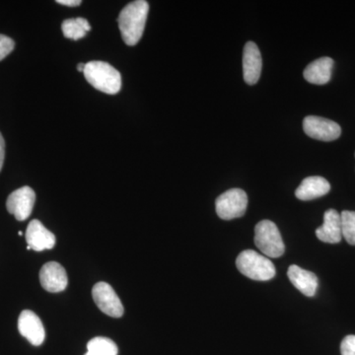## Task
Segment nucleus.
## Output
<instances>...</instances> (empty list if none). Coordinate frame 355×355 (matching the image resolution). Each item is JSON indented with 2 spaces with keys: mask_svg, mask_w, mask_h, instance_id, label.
Listing matches in <instances>:
<instances>
[{
  "mask_svg": "<svg viewBox=\"0 0 355 355\" xmlns=\"http://www.w3.org/2000/svg\"><path fill=\"white\" fill-rule=\"evenodd\" d=\"M342 355H355V336L350 335L343 338L340 345Z\"/></svg>",
  "mask_w": 355,
  "mask_h": 355,
  "instance_id": "21",
  "label": "nucleus"
},
{
  "mask_svg": "<svg viewBox=\"0 0 355 355\" xmlns=\"http://www.w3.org/2000/svg\"><path fill=\"white\" fill-rule=\"evenodd\" d=\"M318 239L329 244H338L342 241V220L340 214L336 209L324 212V223L316 230Z\"/></svg>",
  "mask_w": 355,
  "mask_h": 355,
  "instance_id": "13",
  "label": "nucleus"
},
{
  "mask_svg": "<svg viewBox=\"0 0 355 355\" xmlns=\"http://www.w3.org/2000/svg\"><path fill=\"white\" fill-rule=\"evenodd\" d=\"M333 67V58H320L306 67L303 76H304L305 80L311 84L324 85L331 80Z\"/></svg>",
  "mask_w": 355,
  "mask_h": 355,
  "instance_id": "15",
  "label": "nucleus"
},
{
  "mask_svg": "<svg viewBox=\"0 0 355 355\" xmlns=\"http://www.w3.org/2000/svg\"><path fill=\"white\" fill-rule=\"evenodd\" d=\"M238 270L245 277L258 282H266L275 277V268L268 257L254 250H245L236 259Z\"/></svg>",
  "mask_w": 355,
  "mask_h": 355,
  "instance_id": "3",
  "label": "nucleus"
},
{
  "mask_svg": "<svg viewBox=\"0 0 355 355\" xmlns=\"http://www.w3.org/2000/svg\"><path fill=\"white\" fill-rule=\"evenodd\" d=\"M254 244L268 258H279L286 252L279 228L270 220H261L257 224Z\"/></svg>",
  "mask_w": 355,
  "mask_h": 355,
  "instance_id": "4",
  "label": "nucleus"
},
{
  "mask_svg": "<svg viewBox=\"0 0 355 355\" xmlns=\"http://www.w3.org/2000/svg\"><path fill=\"white\" fill-rule=\"evenodd\" d=\"M331 190V184L323 177L305 178L295 191L296 198L300 200H312L324 197Z\"/></svg>",
  "mask_w": 355,
  "mask_h": 355,
  "instance_id": "16",
  "label": "nucleus"
},
{
  "mask_svg": "<svg viewBox=\"0 0 355 355\" xmlns=\"http://www.w3.org/2000/svg\"><path fill=\"white\" fill-rule=\"evenodd\" d=\"M40 282L44 291L57 293L67 288L69 279L64 266L55 261H51L42 268Z\"/></svg>",
  "mask_w": 355,
  "mask_h": 355,
  "instance_id": "10",
  "label": "nucleus"
},
{
  "mask_svg": "<svg viewBox=\"0 0 355 355\" xmlns=\"http://www.w3.org/2000/svg\"><path fill=\"white\" fill-rule=\"evenodd\" d=\"M118 347L113 340L97 336L88 343L87 354L85 355H118Z\"/></svg>",
  "mask_w": 355,
  "mask_h": 355,
  "instance_id": "18",
  "label": "nucleus"
},
{
  "mask_svg": "<svg viewBox=\"0 0 355 355\" xmlns=\"http://www.w3.org/2000/svg\"><path fill=\"white\" fill-rule=\"evenodd\" d=\"M18 330L31 345L39 347L46 338L44 324L34 312L24 310L18 319Z\"/></svg>",
  "mask_w": 355,
  "mask_h": 355,
  "instance_id": "9",
  "label": "nucleus"
},
{
  "mask_svg": "<svg viewBox=\"0 0 355 355\" xmlns=\"http://www.w3.org/2000/svg\"><path fill=\"white\" fill-rule=\"evenodd\" d=\"M15 48V43L12 39L6 36V35H0V62L4 60Z\"/></svg>",
  "mask_w": 355,
  "mask_h": 355,
  "instance_id": "20",
  "label": "nucleus"
},
{
  "mask_svg": "<svg viewBox=\"0 0 355 355\" xmlns=\"http://www.w3.org/2000/svg\"><path fill=\"white\" fill-rule=\"evenodd\" d=\"M303 130L311 139L321 141H333L342 135V128L338 123L317 116H306L303 121Z\"/></svg>",
  "mask_w": 355,
  "mask_h": 355,
  "instance_id": "6",
  "label": "nucleus"
},
{
  "mask_svg": "<svg viewBox=\"0 0 355 355\" xmlns=\"http://www.w3.org/2000/svg\"><path fill=\"white\" fill-rule=\"evenodd\" d=\"M84 69H85V64H79L78 67H77V69H78L80 72H83Z\"/></svg>",
  "mask_w": 355,
  "mask_h": 355,
  "instance_id": "24",
  "label": "nucleus"
},
{
  "mask_svg": "<svg viewBox=\"0 0 355 355\" xmlns=\"http://www.w3.org/2000/svg\"><path fill=\"white\" fill-rule=\"evenodd\" d=\"M247 207V193L241 189H231L216 198V214L223 220L242 217L246 212Z\"/></svg>",
  "mask_w": 355,
  "mask_h": 355,
  "instance_id": "5",
  "label": "nucleus"
},
{
  "mask_svg": "<svg viewBox=\"0 0 355 355\" xmlns=\"http://www.w3.org/2000/svg\"><path fill=\"white\" fill-rule=\"evenodd\" d=\"M28 247L37 252L53 249L55 245V236L48 230L41 221L34 219L30 222L26 231Z\"/></svg>",
  "mask_w": 355,
  "mask_h": 355,
  "instance_id": "12",
  "label": "nucleus"
},
{
  "mask_svg": "<svg viewBox=\"0 0 355 355\" xmlns=\"http://www.w3.org/2000/svg\"><path fill=\"white\" fill-rule=\"evenodd\" d=\"M36 200V193L30 187H23L10 193L7 198L6 207L9 214H13L19 221H24L31 216Z\"/></svg>",
  "mask_w": 355,
  "mask_h": 355,
  "instance_id": "8",
  "label": "nucleus"
},
{
  "mask_svg": "<svg viewBox=\"0 0 355 355\" xmlns=\"http://www.w3.org/2000/svg\"><path fill=\"white\" fill-rule=\"evenodd\" d=\"M83 73L86 80L97 90L110 95L120 92L121 73L108 62H88L85 64Z\"/></svg>",
  "mask_w": 355,
  "mask_h": 355,
  "instance_id": "2",
  "label": "nucleus"
},
{
  "mask_svg": "<svg viewBox=\"0 0 355 355\" xmlns=\"http://www.w3.org/2000/svg\"><path fill=\"white\" fill-rule=\"evenodd\" d=\"M4 158H6V141L0 132V171L3 166Z\"/></svg>",
  "mask_w": 355,
  "mask_h": 355,
  "instance_id": "22",
  "label": "nucleus"
},
{
  "mask_svg": "<svg viewBox=\"0 0 355 355\" xmlns=\"http://www.w3.org/2000/svg\"><path fill=\"white\" fill-rule=\"evenodd\" d=\"M287 275L291 284L307 297H313L316 294L319 282L315 273L292 265L289 266Z\"/></svg>",
  "mask_w": 355,
  "mask_h": 355,
  "instance_id": "14",
  "label": "nucleus"
},
{
  "mask_svg": "<svg viewBox=\"0 0 355 355\" xmlns=\"http://www.w3.org/2000/svg\"><path fill=\"white\" fill-rule=\"evenodd\" d=\"M342 234L345 241L355 246V211L343 210L340 214Z\"/></svg>",
  "mask_w": 355,
  "mask_h": 355,
  "instance_id": "19",
  "label": "nucleus"
},
{
  "mask_svg": "<svg viewBox=\"0 0 355 355\" xmlns=\"http://www.w3.org/2000/svg\"><path fill=\"white\" fill-rule=\"evenodd\" d=\"M62 29L65 38L78 41L87 35L91 30V26L84 18H76V19L64 20L62 22Z\"/></svg>",
  "mask_w": 355,
  "mask_h": 355,
  "instance_id": "17",
  "label": "nucleus"
},
{
  "mask_svg": "<svg viewBox=\"0 0 355 355\" xmlns=\"http://www.w3.org/2000/svg\"><path fill=\"white\" fill-rule=\"evenodd\" d=\"M148 12L149 4L146 0L130 2L121 11L119 27L123 42L128 46H135L141 39Z\"/></svg>",
  "mask_w": 355,
  "mask_h": 355,
  "instance_id": "1",
  "label": "nucleus"
},
{
  "mask_svg": "<svg viewBox=\"0 0 355 355\" xmlns=\"http://www.w3.org/2000/svg\"><path fill=\"white\" fill-rule=\"evenodd\" d=\"M57 3L62 4V6L76 7L81 4L80 0H58Z\"/></svg>",
  "mask_w": 355,
  "mask_h": 355,
  "instance_id": "23",
  "label": "nucleus"
},
{
  "mask_svg": "<svg viewBox=\"0 0 355 355\" xmlns=\"http://www.w3.org/2000/svg\"><path fill=\"white\" fill-rule=\"evenodd\" d=\"M261 51L254 42H248L243 51V76L245 83L254 85L260 79L261 73Z\"/></svg>",
  "mask_w": 355,
  "mask_h": 355,
  "instance_id": "11",
  "label": "nucleus"
},
{
  "mask_svg": "<svg viewBox=\"0 0 355 355\" xmlns=\"http://www.w3.org/2000/svg\"><path fill=\"white\" fill-rule=\"evenodd\" d=\"M18 234H19V236H22L23 235V233L21 232V231H19V233H18Z\"/></svg>",
  "mask_w": 355,
  "mask_h": 355,
  "instance_id": "25",
  "label": "nucleus"
},
{
  "mask_svg": "<svg viewBox=\"0 0 355 355\" xmlns=\"http://www.w3.org/2000/svg\"><path fill=\"white\" fill-rule=\"evenodd\" d=\"M98 308L110 317L120 318L123 315V306L113 287L106 282H98L92 291Z\"/></svg>",
  "mask_w": 355,
  "mask_h": 355,
  "instance_id": "7",
  "label": "nucleus"
}]
</instances>
